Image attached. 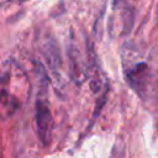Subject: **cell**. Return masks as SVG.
<instances>
[{
	"label": "cell",
	"mask_w": 158,
	"mask_h": 158,
	"mask_svg": "<svg viewBox=\"0 0 158 158\" xmlns=\"http://www.w3.org/2000/svg\"><path fill=\"white\" fill-rule=\"evenodd\" d=\"M36 127L41 143L48 146L52 139L54 122L48 105L42 100H37L36 102Z\"/></svg>",
	"instance_id": "6da1fadb"
},
{
	"label": "cell",
	"mask_w": 158,
	"mask_h": 158,
	"mask_svg": "<svg viewBox=\"0 0 158 158\" xmlns=\"http://www.w3.org/2000/svg\"><path fill=\"white\" fill-rule=\"evenodd\" d=\"M111 158H125V148L122 146H120L118 143H116L112 147Z\"/></svg>",
	"instance_id": "5b68a950"
},
{
	"label": "cell",
	"mask_w": 158,
	"mask_h": 158,
	"mask_svg": "<svg viewBox=\"0 0 158 158\" xmlns=\"http://www.w3.org/2000/svg\"><path fill=\"white\" fill-rule=\"evenodd\" d=\"M19 107V102L14 95H11L7 90L0 89V117L9 118L14 115L16 109Z\"/></svg>",
	"instance_id": "3957f363"
},
{
	"label": "cell",
	"mask_w": 158,
	"mask_h": 158,
	"mask_svg": "<svg viewBox=\"0 0 158 158\" xmlns=\"http://www.w3.org/2000/svg\"><path fill=\"white\" fill-rule=\"evenodd\" d=\"M43 52H44V56H46V59H47L49 67L52 68V70L54 73H57L60 68V56H59L58 47H56V44L51 41L44 44Z\"/></svg>",
	"instance_id": "277c9868"
},
{
	"label": "cell",
	"mask_w": 158,
	"mask_h": 158,
	"mask_svg": "<svg viewBox=\"0 0 158 158\" xmlns=\"http://www.w3.org/2000/svg\"><path fill=\"white\" fill-rule=\"evenodd\" d=\"M125 77L132 90H135L139 96H143L149 78L148 65L144 62H137L125 69Z\"/></svg>",
	"instance_id": "7a4b0ae2"
}]
</instances>
